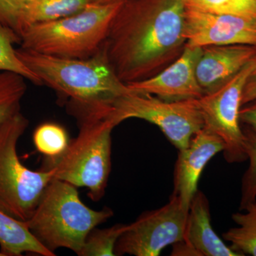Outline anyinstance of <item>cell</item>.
Masks as SVG:
<instances>
[{
	"mask_svg": "<svg viewBox=\"0 0 256 256\" xmlns=\"http://www.w3.org/2000/svg\"><path fill=\"white\" fill-rule=\"evenodd\" d=\"M182 0H124L102 50L120 82H141L178 60L186 44Z\"/></svg>",
	"mask_w": 256,
	"mask_h": 256,
	"instance_id": "obj_1",
	"label": "cell"
},
{
	"mask_svg": "<svg viewBox=\"0 0 256 256\" xmlns=\"http://www.w3.org/2000/svg\"><path fill=\"white\" fill-rule=\"evenodd\" d=\"M16 52L42 85L69 99L68 111L77 120L108 116L114 99L131 92L118 78L102 48L87 58L54 56L21 47Z\"/></svg>",
	"mask_w": 256,
	"mask_h": 256,
	"instance_id": "obj_2",
	"label": "cell"
},
{
	"mask_svg": "<svg viewBox=\"0 0 256 256\" xmlns=\"http://www.w3.org/2000/svg\"><path fill=\"white\" fill-rule=\"evenodd\" d=\"M112 216L110 208L95 210L86 206L76 186L54 178L25 223L34 236L50 252L64 248L79 256L88 234Z\"/></svg>",
	"mask_w": 256,
	"mask_h": 256,
	"instance_id": "obj_3",
	"label": "cell"
},
{
	"mask_svg": "<svg viewBox=\"0 0 256 256\" xmlns=\"http://www.w3.org/2000/svg\"><path fill=\"white\" fill-rule=\"evenodd\" d=\"M78 136L63 154L47 158L42 170L73 185L86 188L88 196L98 202L104 196L111 170V132L116 122L108 117L89 116L78 120Z\"/></svg>",
	"mask_w": 256,
	"mask_h": 256,
	"instance_id": "obj_4",
	"label": "cell"
},
{
	"mask_svg": "<svg viewBox=\"0 0 256 256\" xmlns=\"http://www.w3.org/2000/svg\"><path fill=\"white\" fill-rule=\"evenodd\" d=\"M120 4H90L76 14L30 25L22 34L21 48L64 58H90L102 48Z\"/></svg>",
	"mask_w": 256,
	"mask_h": 256,
	"instance_id": "obj_5",
	"label": "cell"
},
{
	"mask_svg": "<svg viewBox=\"0 0 256 256\" xmlns=\"http://www.w3.org/2000/svg\"><path fill=\"white\" fill-rule=\"evenodd\" d=\"M28 126L21 111L0 124V212L22 222L30 220L53 180L50 170L33 171L18 158V141Z\"/></svg>",
	"mask_w": 256,
	"mask_h": 256,
	"instance_id": "obj_6",
	"label": "cell"
},
{
	"mask_svg": "<svg viewBox=\"0 0 256 256\" xmlns=\"http://www.w3.org/2000/svg\"><path fill=\"white\" fill-rule=\"evenodd\" d=\"M112 106L110 118L117 126L130 118L144 120L158 126L178 150L204 126L197 99L166 100L130 92L116 98Z\"/></svg>",
	"mask_w": 256,
	"mask_h": 256,
	"instance_id": "obj_7",
	"label": "cell"
},
{
	"mask_svg": "<svg viewBox=\"0 0 256 256\" xmlns=\"http://www.w3.org/2000/svg\"><path fill=\"white\" fill-rule=\"evenodd\" d=\"M256 69V57L220 87L197 99L204 128L222 140L224 158L228 163L247 160L245 134L240 126V110L244 88Z\"/></svg>",
	"mask_w": 256,
	"mask_h": 256,
	"instance_id": "obj_8",
	"label": "cell"
},
{
	"mask_svg": "<svg viewBox=\"0 0 256 256\" xmlns=\"http://www.w3.org/2000/svg\"><path fill=\"white\" fill-rule=\"evenodd\" d=\"M188 212L172 194L164 206L144 212L128 224L116 244V256H160L165 248L183 240Z\"/></svg>",
	"mask_w": 256,
	"mask_h": 256,
	"instance_id": "obj_9",
	"label": "cell"
},
{
	"mask_svg": "<svg viewBox=\"0 0 256 256\" xmlns=\"http://www.w3.org/2000/svg\"><path fill=\"white\" fill-rule=\"evenodd\" d=\"M186 45H248L256 46V18L185 10Z\"/></svg>",
	"mask_w": 256,
	"mask_h": 256,
	"instance_id": "obj_10",
	"label": "cell"
},
{
	"mask_svg": "<svg viewBox=\"0 0 256 256\" xmlns=\"http://www.w3.org/2000/svg\"><path fill=\"white\" fill-rule=\"evenodd\" d=\"M202 47L186 44L181 56L164 70L141 82L126 84L132 92L150 94L166 100L198 99L204 94L196 76Z\"/></svg>",
	"mask_w": 256,
	"mask_h": 256,
	"instance_id": "obj_11",
	"label": "cell"
},
{
	"mask_svg": "<svg viewBox=\"0 0 256 256\" xmlns=\"http://www.w3.org/2000/svg\"><path fill=\"white\" fill-rule=\"evenodd\" d=\"M224 150L222 140L206 128L192 137L188 146L178 150L175 164L174 192L185 210L198 191V181L204 169L212 158Z\"/></svg>",
	"mask_w": 256,
	"mask_h": 256,
	"instance_id": "obj_12",
	"label": "cell"
},
{
	"mask_svg": "<svg viewBox=\"0 0 256 256\" xmlns=\"http://www.w3.org/2000/svg\"><path fill=\"white\" fill-rule=\"evenodd\" d=\"M256 57V46L248 45H212L202 47L196 66V76L207 94L226 82Z\"/></svg>",
	"mask_w": 256,
	"mask_h": 256,
	"instance_id": "obj_13",
	"label": "cell"
},
{
	"mask_svg": "<svg viewBox=\"0 0 256 256\" xmlns=\"http://www.w3.org/2000/svg\"><path fill=\"white\" fill-rule=\"evenodd\" d=\"M183 240L198 256H240L216 234L212 225L210 202L200 190L190 204Z\"/></svg>",
	"mask_w": 256,
	"mask_h": 256,
	"instance_id": "obj_14",
	"label": "cell"
},
{
	"mask_svg": "<svg viewBox=\"0 0 256 256\" xmlns=\"http://www.w3.org/2000/svg\"><path fill=\"white\" fill-rule=\"evenodd\" d=\"M0 252L4 256H22L33 254L55 256L44 246L28 228L25 222L15 220L0 212Z\"/></svg>",
	"mask_w": 256,
	"mask_h": 256,
	"instance_id": "obj_15",
	"label": "cell"
},
{
	"mask_svg": "<svg viewBox=\"0 0 256 256\" xmlns=\"http://www.w3.org/2000/svg\"><path fill=\"white\" fill-rule=\"evenodd\" d=\"M90 4V0H26L24 30L30 25L76 14Z\"/></svg>",
	"mask_w": 256,
	"mask_h": 256,
	"instance_id": "obj_16",
	"label": "cell"
},
{
	"mask_svg": "<svg viewBox=\"0 0 256 256\" xmlns=\"http://www.w3.org/2000/svg\"><path fill=\"white\" fill-rule=\"evenodd\" d=\"M242 212H245L232 215V220L238 226L228 229L223 237L240 256H256V202Z\"/></svg>",
	"mask_w": 256,
	"mask_h": 256,
	"instance_id": "obj_17",
	"label": "cell"
},
{
	"mask_svg": "<svg viewBox=\"0 0 256 256\" xmlns=\"http://www.w3.org/2000/svg\"><path fill=\"white\" fill-rule=\"evenodd\" d=\"M16 43H21L18 34L0 22V72L18 74L36 85H42L38 77L18 58L13 46Z\"/></svg>",
	"mask_w": 256,
	"mask_h": 256,
	"instance_id": "obj_18",
	"label": "cell"
},
{
	"mask_svg": "<svg viewBox=\"0 0 256 256\" xmlns=\"http://www.w3.org/2000/svg\"><path fill=\"white\" fill-rule=\"evenodd\" d=\"M25 79L18 74L0 72V124L20 112L26 92Z\"/></svg>",
	"mask_w": 256,
	"mask_h": 256,
	"instance_id": "obj_19",
	"label": "cell"
},
{
	"mask_svg": "<svg viewBox=\"0 0 256 256\" xmlns=\"http://www.w3.org/2000/svg\"><path fill=\"white\" fill-rule=\"evenodd\" d=\"M128 224H118L110 228H94L87 236L79 256H114V248Z\"/></svg>",
	"mask_w": 256,
	"mask_h": 256,
	"instance_id": "obj_20",
	"label": "cell"
},
{
	"mask_svg": "<svg viewBox=\"0 0 256 256\" xmlns=\"http://www.w3.org/2000/svg\"><path fill=\"white\" fill-rule=\"evenodd\" d=\"M33 140L37 150L47 158L63 154L70 142L66 130L54 122L40 124L34 132Z\"/></svg>",
	"mask_w": 256,
	"mask_h": 256,
	"instance_id": "obj_21",
	"label": "cell"
},
{
	"mask_svg": "<svg viewBox=\"0 0 256 256\" xmlns=\"http://www.w3.org/2000/svg\"><path fill=\"white\" fill-rule=\"evenodd\" d=\"M185 8L214 14L256 18V0H182Z\"/></svg>",
	"mask_w": 256,
	"mask_h": 256,
	"instance_id": "obj_22",
	"label": "cell"
},
{
	"mask_svg": "<svg viewBox=\"0 0 256 256\" xmlns=\"http://www.w3.org/2000/svg\"><path fill=\"white\" fill-rule=\"evenodd\" d=\"M244 132L249 165L242 178L240 212L245 210L250 204L256 202V133L249 128Z\"/></svg>",
	"mask_w": 256,
	"mask_h": 256,
	"instance_id": "obj_23",
	"label": "cell"
},
{
	"mask_svg": "<svg viewBox=\"0 0 256 256\" xmlns=\"http://www.w3.org/2000/svg\"><path fill=\"white\" fill-rule=\"evenodd\" d=\"M26 0H0V22L8 26L21 38L24 30Z\"/></svg>",
	"mask_w": 256,
	"mask_h": 256,
	"instance_id": "obj_24",
	"label": "cell"
},
{
	"mask_svg": "<svg viewBox=\"0 0 256 256\" xmlns=\"http://www.w3.org/2000/svg\"><path fill=\"white\" fill-rule=\"evenodd\" d=\"M240 110V121L248 126L249 129L256 133V100L246 104Z\"/></svg>",
	"mask_w": 256,
	"mask_h": 256,
	"instance_id": "obj_25",
	"label": "cell"
},
{
	"mask_svg": "<svg viewBox=\"0 0 256 256\" xmlns=\"http://www.w3.org/2000/svg\"><path fill=\"white\" fill-rule=\"evenodd\" d=\"M256 100V69L249 77L242 96V106Z\"/></svg>",
	"mask_w": 256,
	"mask_h": 256,
	"instance_id": "obj_26",
	"label": "cell"
},
{
	"mask_svg": "<svg viewBox=\"0 0 256 256\" xmlns=\"http://www.w3.org/2000/svg\"><path fill=\"white\" fill-rule=\"evenodd\" d=\"M124 0H90V4H108L122 2Z\"/></svg>",
	"mask_w": 256,
	"mask_h": 256,
	"instance_id": "obj_27",
	"label": "cell"
},
{
	"mask_svg": "<svg viewBox=\"0 0 256 256\" xmlns=\"http://www.w3.org/2000/svg\"><path fill=\"white\" fill-rule=\"evenodd\" d=\"M0 256H4V254H3L1 252H0Z\"/></svg>",
	"mask_w": 256,
	"mask_h": 256,
	"instance_id": "obj_28",
	"label": "cell"
}]
</instances>
